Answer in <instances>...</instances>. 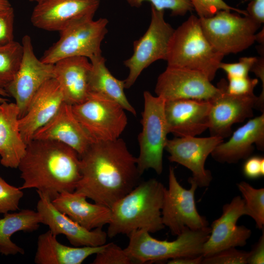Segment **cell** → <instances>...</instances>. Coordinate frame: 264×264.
Masks as SVG:
<instances>
[{
  "label": "cell",
  "mask_w": 264,
  "mask_h": 264,
  "mask_svg": "<svg viewBox=\"0 0 264 264\" xmlns=\"http://www.w3.org/2000/svg\"><path fill=\"white\" fill-rule=\"evenodd\" d=\"M80 157L81 177L75 191L95 203L110 208L140 182L136 157L121 138L93 142Z\"/></svg>",
  "instance_id": "cell-1"
},
{
  "label": "cell",
  "mask_w": 264,
  "mask_h": 264,
  "mask_svg": "<svg viewBox=\"0 0 264 264\" xmlns=\"http://www.w3.org/2000/svg\"><path fill=\"white\" fill-rule=\"evenodd\" d=\"M18 168L23 181L21 189H36L51 200L63 192H74L81 177L78 154L54 140L32 139Z\"/></svg>",
  "instance_id": "cell-2"
},
{
  "label": "cell",
  "mask_w": 264,
  "mask_h": 264,
  "mask_svg": "<svg viewBox=\"0 0 264 264\" xmlns=\"http://www.w3.org/2000/svg\"><path fill=\"white\" fill-rule=\"evenodd\" d=\"M165 187L155 178L139 182L110 208L111 218L107 232L111 238L118 234L128 236L144 230L155 233L163 229L161 217Z\"/></svg>",
  "instance_id": "cell-3"
},
{
  "label": "cell",
  "mask_w": 264,
  "mask_h": 264,
  "mask_svg": "<svg viewBox=\"0 0 264 264\" xmlns=\"http://www.w3.org/2000/svg\"><path fill=\"white\" fill-rule=\"evenodd\" d=\"M224 56L206 38L199 18L192 15L174 30L166 61L167 66L199 71L212 81Z\"/></svg>",
  "instance_id": "cell-4"
},
{
  "label": "cell",
  "mask_w": 264,
  "mask_h": 264,
  "mask_svg": "<svg viewBox=\"0 0 264 264\" xmlns=\"http://www.w3.org/2000/svg\"><path fill=\"white\" fill-rule=\"evenodd\" d=\"M211 232L210 227L192 230L185 228L175 240H158L144 230L133 232L128 237L125 249L137 264H144L180 257L202 255L203 248Z\"/></svg>",
  "instance_id": "cell-5"
},
{
  "label": "cell",
  "mask_w": 264,
  "mask_h": 264,
  "mask_svg": "<svg viewBox=\"0 0 264 264\" xmlns=\"http://www.w3.org/2000/svg\"><path fill=\"white\" fill-rule=\"evenodd\" d=\"M143 98L142 129L138 137L137 168L141 175L149 169L160 175L163 170V154L169 133L164 114L165 100L148 91L144 92Z\"/></svg>",
  "instance_id": "cell-6"
},
{
  "label": "cell",
  "mask_w": 264,
  "mask_h": 264,
  "mask_svg": "<svg viewBox=\"0 0 264 264\" xmlns=\"http://www.w3.org/2000/svg\"><path fill=\"white\" fill-rule=\"evenodd\" d=\"M108 20L84 18L60 31L59 40L46 50L40 60L54 64L62 59L85 57L88 59L102 54L101 44L108 32Z\"/></svg>",
  "instance_id": "cell-7"
},
{
  "label": "cell",
  "mask_w": 264,
  "mask_h": 264,
  "mask_svg": "<svg viewBox=\"0 0 264 264\" xmlns=\"http://www.w3.org/2000/svg\"><path fill=\"white\" fill-rule=\"evenodd\" d=\"M206 38L219 53H237L251 46L261 24L247 16L220 11L208 18H199Z\"/></svg>",
  "instance_id": "cell-8"
},
{
  "label": "cell",
  "mask_w": 264,
  "mask_h": 264,
  "mask_svg": "<svg viewBox=\"0 0 264 264\" xmlns=\"http://www.w3.org/2000/svg\"><path fill=\"white\" fill-rule=\"evenodd\" d=\"M75 117L93 142L119 138L128 119L124 108L117 103L89 93L83 102L72 106Z\"/></svg>",
  "instance_id": "cell-9"
},
{
  "label": "cell",
  "mask_w": 264,
  "mask_h": 264,
  "mask_svg": "<svg viewBox=\"0 0 264 264\" xmlns=\"http://www.w3.org/2000/svg\"><path fill=\"white\" fill-rule=\"evenodd\" d=\"M149 26L138 40L133 42L132 55L124 62L129 70L125 80V88H130L143 70L159 60H166L170 41L174 29L164 19V10H159L151 5Z\"/></svg>",
  "instance_id": "cell-10"
},
{
  "label": "cell",
  "mask_w": 264,
  "mask_h": 264,
  "mask_svg": "<svg viewBox=\"0 0 264 264\" xmlns=\"http://www.w3.org/2000/svg\"><path fill=\"white\" fill-rule=\"evenodd\" d=\"M169 186L165 187L161 209L162 221L173 235L177 236L186 228L198 230L208 226L206 219L198 212L195 194L198 187L190 177V189L183 187L177 181L174 169L169 168Z\"/></svg>",
  "instance_id": "cell-11"
},
{
  "label": "cell",
  "mask_w": 264,
  "mask_h": 264,
  "mask_svg": "<svg viewBox=\"0 0 264 264\" xmlns=\"http://www.w3.org/2000/svg\"><path fill=\"white\" fill-rule=\"evenodd\" d=\"M23 53L19 68L13 80L4 88L13 97L20 110L19 118L26 113L33 96L48 80L54 78V65L43 62L34 53L31 37L22 41Z\"/></svg>",
  "instance_id": "cell-12"
},
{
  "label": "cell",
  "mask_w": 264,
  "mask_h": 264,
  "mask_svg": "<svg viewBox=\"0 0 264 264\" xmlns=\"http://www.w3.org/2000/svg\"><path fill=\"white\" fill-rule=\"evenodd\" d=\"M227 81L222 79L218 84L220 90L208 100L210 104L209 130L210 136L223 139L232 133V126L253 116L258 96L253 94L236 95L226 90Z\"/></svg>",
  "instance_id": "cell-13"
},
{
  "label": "cell",
  "mask_w": 264,
  "mask_h": 264,
  "mask_svg": "<svg viewBox=\"0 0 264 264\" xmlns=\"http://www.w3.org/2000/svg\"><path fill=\"white\" fill-rule=\"evenodd\" d=\"M203 74L184 67L167 66L157 78L156 96L166 101L196 99L208 101L219 91Z\"/></svg>",
  "instance_id": "cell-14"
},
{
  "label": "cell",
  "mask_w": 264,
  "mask_h": 264,
  "mask_svg": "<svg viewBox=\"0 0 264 264\" xmlns=\"http://www.w3.org/2000/svg\"><path fill=\"white\" fill-rule=\"evenodd\" d=\"M218 136L176 137L168 139L165 149L169 153L168 159L176 162L192 173L191 178L200 188L208 187L212 180L211 172L205 168V163L215 147L224 141Z\"/></svg>",
  "instance_id": "cell-15"
},
{
  "label": "cell",
  "mask_w": 264,
  "mask_h": 264,
  "mask_svg": "<svg viewBox=\"0 0 264 264\" xmlns=\"http://www.w3.org/2000/svg\"><path fill=\"white\" fill-rule=\"evenodd\" d=\"M244 215H246L244 202L240 196L223 206L221 216L211 225L210 235L203 245V257L246 244L251 236V230L244 225H237L239 218Z\"/></svg>",
  "instance_id": "cell-16"
},
{
  "label": "cell",
  "mask_w": 264,
  "mask_h": 264,
  "mask_svg": "<svg viewBox=\"0 0 264 264\" xmlns=\"http://www.w3.org/2000/svg\"><path fill=\"white\" fill-rule=\"evenodd\" d=\"M100 0H44L37 3L31 16L35 27L61 31L78 20L93 18Z\"/></svg>",
  "instance_id": "cell-17"
},
{
  "label": "cell",
  "mask_w": 264,
  "mask_h": 264,
  "mask_svg": "<svg viewBox=\"0 0 264 264\" xmlns=\"http://www.w3.org/2000/svg\"><path fill=\"white\" fill-rule=\"evenodd\" d=\"M37 193L39 199L37 211L41 223L47 225L52 234L65 235L74 246H98L106 243L108 236L102 228L91 230L84 228L58 210L47 196Z\"/></svg>",
  "instance_id": "cell-18"
},
{
  "label": "cell",
  "mask_w": 264,
  "mask_h": 264,
  "mask_svg": "<svg viewBox=\"0 0 264 264\" xmlns=\"http://www.w3.org/2000/svg\"><path fill=\"white\" fill-rule=\"evenodd\" d=\"M209 101L178 99L166 101L164 114L169 133L176 137L196 136L208 129Z\"/></svg>",
  "instance_id": "cell-19"
},
{
  "label": "cell",
  "mask_w": 264,
  "mask_h": 264,
  "mask_svg": "<svg viewBox=\"0 0 264 264\" xmlns=\"http://www.w3.org/2000/svg\"><path fill=\"white\" fill-rule=\"evenodd\" d=\"M64 102L62 91L55 78L48 80L39 88L25 114L18 120L20 132L26 145L36 132L55 115Z\"/></svg>",
  "instance_id": "cell-20"
},
{
  "label": "cell",
  "mask_w": 264,
  "mask_h": 264,
  "mask_svg": "<svg viewBox=\"0 0 264 264\" xmlns=\"http://www.w3.org/2000/svg\"><path fill=\"white\" fill-rule=\"evenodd\" d=\"M32 139L61 142L74 149L80 157L93 142L75 117L72 105L65 102L55 115L36 132Z\"/></svg>",
  "instance_id": "cell-21"
},
{
  "label": "cell",
  "mask_w": 264,
  "mask_h": 264,
  "mask_svg": "<svg viewBox=\"0 0 264 264\" xmlns=\"http://www.w3.org/2000/svg\"><path fill=\"white\" fill-rule=\"evenodd\" d=\"M255 144L258 149H264V113L249 120L233 132L226 142L217 145L211 154L220 163L234 164L246 159L252 154Z\"/></svg>",
  "instance_id": "cell-22"
},
{
  "label": "cell",
  "mask_w": 264,
  "mask_h": 264,
  "mask_svg": "<svg viewBox=\"0 0 264 264\" xmlns=\"http://www.w3.org/2000/svg\"><path fill=\"white\" fill-rule=\"evenodd\" d=\"M54 78L63 92L64 102L71 105L85 101L89 94L91 63L85 57H72L54 64Z\"/></svg>",
  "instance_id": "cell-23"
},
{
  "label": "cell",
  "mask_w": 264,
  "mask_h": 264,
  "mask_svg": "<svg viewBox=\"0 0 264 264\" xmlns=\"http://www.w3.org/2000/svg\"><path fill=\"white\" fill-rule=\"evenodd\" d=\"M87 198L74 191L63 192L51 201L58 210L88 230L108 224L111 218L110 208L96 203H90Z\"/></svg>",
  "instance_id": "cell-24"
},
{
  "label": "cell",
  "mask_w": 264,
  "mask_h": 264,
  "mask_svg": "<svg viewBox=\"0 0 264 264\" xmlns=\"http://www.w3.org/2000/svg\"><path fill=\"white\" fill-rule=\"evenodd\" d=\"M19 113L16 103L5 101L0 105V163L7 168H18L26 149L19 129Z\"/></svg>",
  "instance_id": "cell-25"
},
{
  "label": "cell",
  "mask_w": 264,
  "mask_h": 264,
  "mask_svg": "<svg viewBox=\"0 0 264 264\" xmlns=\"http://www.w3.org/2000/svg\"><path fill=\"white\" fill-rule=\"evenodd\" d=\"M49 230L37 241L34 262L37 264H81L88 257L101 252L105 244L98 246L70 247L60 243Z\"/></svg>",
  "instance_id": "cell-26"
},
{
  "label": "cell",
  "mask_w": 264,
  "mask_h": 264,
  "mask_svg": "<svg viewBox=\"0 0 264 264\" xmlns=\"http://www.w3.org/2000/svg\"><path fill=\"white\" fill-rule=\"evenodd\" d=\"M91 69L88 86L89 93L113 101L125 110L136 115V111L128 101L124 92V80L114 77L106 65V60L100 54L89 59Z\"/></svg>",
  "instance_id": "cell-27"
},
{
  "label": "cell",
  "mask_w": 264,
  "mask_h": 264,
  "mask_svg": "<svg viewBox=\"0 0 264 264\" xmlns=\"http://www.w3.org/2000/svg\"><path fill=\"white\" fill-rule=\"evenodd\" d=\"M41 218L37 211L23 209L19 212L4 214L0 219V253L4 255L23 254L24 250L11 240L18 231L33 232L38 229Z\"/></svg>",
  "instance_id": "cell-28"
},
{
  "label": "cell",
  "mask_w": 264,
  "mask_h": 264,
  "mask_svg": "<svg viewBox=\"0 0 264 264\" xmlns=\"http://www.w3.org/2000/svg\"><path fill=\"white\" fill-rule=\"evenodd\" d=\"M23 53L22 44L13 41L0 46V88H4L13 80L21 64Z\"/></svg>",
  "instance_id": "cell-29"
},
{
  "label": "cell",
  "mask_w": 264,
  "mask_h": 264,
  "mask_svg": "<svg viewBox=\"0 0 264 264\" xmlns=\"http://www.w3.org/2000/svg\"><path fill=\"white\" fill-rule=\"evenodd\" d=\"M244 202L246 216L255 222L257 228H264V188H255L245 181L237 184Z\"/></svg>",
  "instance_id": "cell-30"
},
{
  "label": "cell",
  "mask_w": 264,
  "mask_h": 264,
  "mask_svg": "<svg viewBox=\"0 0 264 264\" xmlns=\"http://www.w3.org/2000/svg\"><path fill=\"white\" fill-rule=\"evenodd\" d=\"M96 255L93 264H137L125 249L113 242L106 243L104 249Z\"/></svg>",
  "instance_id": "cell-31"
},
{
  "label": "cell",
  "mask_w": 264,
  "mask_h": 264,
  "mask_svg": "<svg viewBox=\"0 0 264 264\" xmlns=\"http://www.w3.org/2000/svg\"><path fill=\"white\" fill-rule=\"evenodd\" d=\"M193 9L198 18H208L220 11H233L243 16H248L246 10L240 9L227 4L223 0H190Z\"/></svg>",
  "instance_id": "cell-32"
},
{
  "label": "cell",
  "mask_w": 264,
  "mask_h": 264,
  "mask_svg": "<svg viewBox=\"0 0 264 264\" xmlns=\"http://www.w3.org/2000/svg\"><path fill=\"white\" fill-rule=\"evenodd\" d=\"M132 7H139L143 2H151V5L159 10L169 9L173 16H184L193 9L190 0H125Z\"/></svg>",
  "instance_id": "cell-33"
},
{
  "label": "cell",
  "mask_w": 264,
  "mask_h": 264,
  "mask_svg": "<svg viewBox=\"0 0 264 264\" xmlns=\"http://www.w3.org/2000/svg\"><path fill=\"white\" fill-rule=\"evenodd\" d=\"M23 193L20 188L11 185L0 177V213L19 209L20 200Z\"/></svg>",
  "instance_id": "cell-34"
},
{
  "label": "cell",
  "mask_w": 264,
  "mask_h": 264,
  "mask_svg": "<svg viewBox=\"0 0 264 264\" xmlns=\"http://www.w3.org/2000/svg\"><path fill=\"white\" fill-rule=\"evenodd\" d=\"M249 251L231 247L203 257L202 264H246Z\"/></svg>",
  "instance_id": "cell-35"
},
{
  "label": "cell",
  "mask_w": 264,
  "mask_h": 264,
  "mask_svg": "<svg viewBox=\"0 0 264 264\" xmlns=\"http://www.w3.org/2000/svg\"><path fill=\"white\" fill-rule=\"evenodd\" d=\"M228 79L226 86L227 92L236 95L253 94L254 89L258 83L257 79L250 78L248 76L229 77Z\"/></svg>",
  "instance_id": "cell-36"
},
{
  "label": "cell",
  "mask_w": 264,
  "mask_h": 264,
  "mask_svg": "<svg viewBox=\"0 0 264 264\" xmlns=\"http://www.w3.org/2000/svg\"><path fill=\"white\" fill-rule=\"evenodd\" d=\"M14 10L12 7L0 11V46L14 41Z\"/></svg>",
  "instance_id": "cell-37"
},
{
  "label": "cell",
  "mask_w": 264,
  "mask_h": 264,
  "mask_svg": "<svg viewBox=\"0 0 264 264\" xmlns=\"http://www.w3.org/2000/svg\"><path fill=\"white\" fill-rule=\"evenodd\" d=\"M257 60L255 57H243L239 59L237 63H225L221 62L220 68L223 70L227 77H241L248 76L251 68Z\"/></svg>",
  "instance_id": "cell-38"
},
{
  "label": "cell",
  "mask_w": 264,
  "mask_h": 264,
  "mask_svg": "<svg viewBox=\"0 0 264 264\" xmlns=\"http://www.w3.org/2000/svg\"><path fill=\"white\" fill-rule=\"evenodd\" d=\"M243 175L248 178L256 179L264 176V158L254 155L246 159L243 167Z\"/></svg>",
  "instance_id": "cell-39"
},
{
  "label": "cell",
  "mask_w": 264,
  "mask_h": 264,
  "mask_svg": "<svg viewBox=\"0 0 264 264\" xmlns=\"http://www.w3.org/2000/svg\"><path fill=\"white\" fill-rule=\"evenodd\" d=\"M246 11L247 16L261 24L264 22V0H252L248 3Z\"/></svg>",
  "instance_id": "cell-40"
},
{
  "label": "cell",
  "mask_w": 264,
  "mask_h": 264,
  "mask_svg": "<svg viewBox=\"0 0 264 264\" xmlns=\"http://www.w3.org/2000/svg\"><path fill=\"white\" fill-rule=\"evenodd\" d=\"M264 230L258 241L255 244L251 251H249L247 264H264Z\"/></svg>",
  "instance_id": "cell-41"
},
{
  "label": "cell",
  "mask_w": 264,
  "mask_h": 264,
  "mask_svg": "<svg viewBox=\"0 0 264 264\" xmlns=\"http://www.w3.org/2000/svg\"><path fill=\"white\" fill-rule=\"evenodd\" d=\"M203 256L200 255L195 257H180L169 260L167 261L168 264H201Z\"/></svg>",
  "instance_id": "cell-42"
},
{
  "label": "cell",
  "mask_w": 264,
  "mask_h": 264,
  "mask_svg": "<svg viewBox=\"0 0 264 264\" xmlns=\"http://www.w3.org/2000/svg\"><path fill=\"white\" fill-rule=\"evenodd\" d=\"M259 78L263 84L264 85V57L257 58V60L254 63L250 70Z\"/></svg>",
  "instance_id": "cell-43"
},
{
  "label": "cell",
  "mask_w": 264,
  "mask_h": 264,
  "mask_svg": "<svg viewBox=\"0 0 264 264\" xmlns=\"http://www.w3.org/2000/svg\"><path fill=\"white\" fill-rule=\"evenodd\" d=\"M12 7L9 0H0V11L7 9Z\"/></svg>",
  "instance_id": "cell-44"
},
{
  "label": "cell",
  "mask_w": 264,
  "mask_h": 264,
  "mask_svg": "<svg viewBox=\"0 0 264 264\" xmlns=\"http://www.w3.org/2000/svg\"><path fill=\"white\" fill-rule=\"evenodd\" d=\"M0 96L6 97V96H9L4 88H0Z\"/></svg>",
  "instance_id": "cell-45"
},
{
  "label": "cell",
  "mask_w": 264,
  "mask_h": 264,
  "mask_svg": "<svg viewBox=\"0 0 264 264\" xmlns=\"http://www.w3.org/2000/svg\"><path fill=\"white\" fill-rule=\"evenodd\" d=\"M7 101H8L7 99H5L1 96H0V105L2 103Z\"/></svg>",
  "instance_id": "cell-46"
},
{
  "label": "cell",
  "mask_w": 264,
  "mask_h": 264,
  "mask_svg": "<svg viewBox=\"0 0 264 264\" xmlns=\"http://www.w3.org/2000/svg\"><path fill=\"white\" fill-rule=\"evenodd\" d=\"M31 2H41L44 0H29Z\"/></svg>",
  "instance_id": "cell-47"
},
{
  "label": "cell",
  "mask_w": 264,
  "mask_h": 264,
  "mask_svg": "<svg viewBox=\"0 0 264 264\" xmlns=\"http://www.w3.org/2000/svg\"></svg>",
  "instance_id": "cell-48"
}]
</instances>
